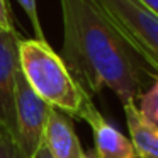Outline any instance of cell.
Listing matches in <instances>:
<instances>
[{"label": "cell", "mask_w": 158, "mask_h": 158, "mask_svg": "<svg viewBox=\"0 0 158 158\" xmlns=\"http://www.w3.org/2000/svg\"><path fill=\"white\" fill-rule=\"evenodd\" d=\"M31 158H53V156H51V153L48 151V148H46L44 144L41 143V146H39L38 150H36V153L32 155Z\"/></svg>", "instance_id": "cell-13"}, {"label": "cell", "mask_w": 158, "mask_h": 158, "mask_svg": "<svg viewBox=\"0 0 158 158\" xmlns=\"http://www.w3.org/2000/svg\"><path fill=\"white\" fill-rule=\"evenodd\" d=\"M0 29H4V31H15L10 12H9L7 0H0Z\"/></svg>", "instance_id": "cell-12"}, {"label": "cell", "mask_w": 158, "mask_h": 158, "mask_svg": "<svg viewBox=\"0 0 158 158\" xmlns=\"http://www.w3.org/2000/svg\"><path fill=\"white\" fill-rule=\"evenodd\" d=\"M43 144L53 158H89L73 129V123L65 112L51 107L43 133Z\"/></svg>", "instance_id": "cell-7"}, {"label": "cell", "mask_w": 158, "mask_h": 158, "mask_svg": "<svg viewBox=\"0 0 158 158\" xmlns=\"http://www.w3.org/2000/svg\"><path fill=\"white\" fill-rule=\"evenodd\" d=\"M15 2L21 5L22 10L27 15L29 22H31V26H32V31H34L36 39L46 41L44 31H43V27H41V21H39V15H38V4H36V0H15Z\"/></svg>", "instance_id": "cell-10"}, {"label": "cell", "mask_w": 158, "mask_h": 158, "mask_svg": "<svg viewBox=\"0 0 158 158\" xmlns=\"http://www.w3.org/2000/svg\"><path fill=\"white\" fill-rule=\"evenodd\" d=\"M126 44L158 77V15L139 0H94Z\"/></svg>", "instance_id": "cell-3"}, {"label": "cell", "mask_w": 158, "mask_h": 158, "mask_svg": "<svg viewBox=\"0 0 158 158\" xmlns=\"http://www.w3.org/2000/svg\"><path fill=\"white\" fill-rule=\"evenodd\" d=\"M82 121L90 126L95 144L94 155L89 158H138L131 139L112 126L94 106V102H89L85 107Z\"/></svg>", "instance_id": "cell-6"}, {"label": "cell", "mask_w": 158, "mask_h": 158, "mask_svg": "<svg viewBox=\"0 0 158 158\" xmlns=\"http://www.w3.org/2000/svg\"><path fill=\"white\" fill-rule=\"evenodd\" d=\"M19 65L31 89L48 106L82 121L90 95L73 78L63 58L43 39H21Z\"/></svg>", "instance_id": "cell-2"}, {"label": "cell", "mask_w": 158, "mask_h": 158, "mask_svg": "<svg viewBox=\"0 0 158 158\" xmlns=\"http://www.w3.org/2000/svg\"><path fill=\"white\" fill-rule=\"evenodd\" d=\"M61 58L87 94L109 89L121 104L136 102L156 77L143 65L94 0H60Z\"/></svg>", "instance_id": "cell-1"}, {"label": "cell", "mask_w": 158, "mask_h": 158, "mask_svg": "<svg viewBox=\"0 0 158 158\" xmlns=\"http://www.w3.org/2000/svg\"><path fill=\"white\" fill-rule=\"evenodd\" d=\"M139 112L146 117L148 121H151L153 124L158 126V77L153 80L150 87L141 94V97L136 100Z\"/></svg>", "instance_id": "cell-9"}, {"label": "cell", "mask_w": 158, "mask_h": 158, "mask_svg": "<svg viewBox=\"0 0 158 158\" xmlns=\"http://www.w3.org/2000/svg\"><path fill=\"white\" fill-rule=\"evenodd\" d=\"M0 158H24L19 150L15 136L0 127Z\"/></svg>", "instance_id": "cell-11"}, {"label": "cell", "mask_w": 158, "mask_h": 158, "mask_svg": "<svg viewBox=\"0 0 158 158\" xmlns=\"http://www.w3.org/2000/svg\"><path fill=\"white\" fill-rule=\"evenodd\" d=\"M15 31L0 29V127L15 136V78L21 70Z\"/></svg>", "instance_id": "cell-5"}, {"label": "cell", "mask_w": 158, "mask_h": 158, "mask_svg": "<svg viewBox=\"0 0 158 158\" xmlns=\"http://www.w3.org/2000/svg\"><path fill=\"white\" fill-rule=\"evenodd\" d=\"M139 2L146 9H150L151 12H155V14L158 15V0H139Z\"/></svg>", "instance_id": "cell-14"}, {"label": "cell", "mask_w": 158, "mask_h": 158, "mask_svg": "<svg viewBox=\"0 0 158 158\" xmlns=\"http://www.w3.org/2000/svg\"><path fill=\"white\" fill-rule=\"evenodd\" d=\"M51 106L44 102L19 70L15 78V141L22 156L31 158L43 143Z\"/></svg>", "instance_id": "cell-4"}, {"label": "cell", "mask_w": 158, "mask_h": 158, "mask_svg": "<svg viewBox=\"0 0 158 158\" xmlns=\"http://www.w3.org/2000/svg\"><path fill=\"white\" fill-rule=\"evenodd\" d=\"M123 107L138 158H158V126L139 112L136 102L124 104Z\"/></svg>", "instance_id": "cell-8"}]
</instances>
